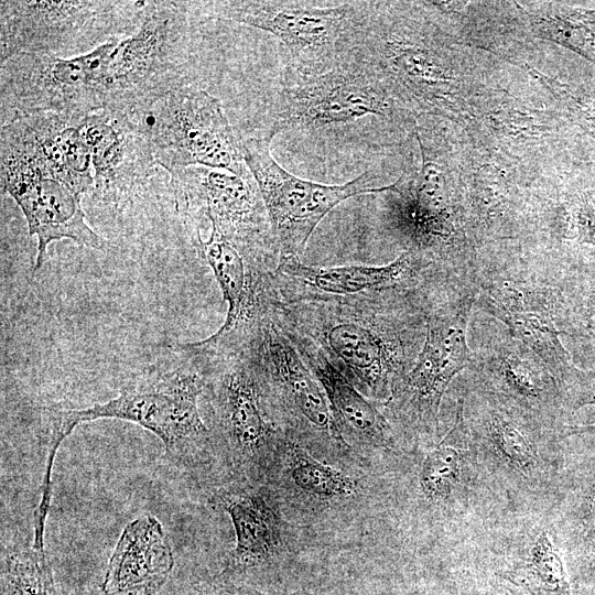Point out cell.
I'll list each match as a JSON object with an SVG mask.
<instances>
[{"label": "cell", "instance_id": "cell-9", "mask_svg": "<svg viewBox=\"0 0 595 595\" xmlns=\"http://www.w3.org/2000/svg\"><path fill=\"white\" fill-rule=\"evenodd\" d=\"M150 141L156 164L169 173L190 166L248 170L242 139L230 126L219 99L195 85H184L128 117Z\"/></svg>", "mask_w": 595, "mask_h": 595}, {"label": "cell", "instance_id": "cell-11", "mask_svg": "<svg viewBox=\"0 0 595 595\" xmlns=\"http://www.w3.org/2000/svg\"><path fill=\"white\" fill-rule=\"evenodd\" d=\"M361 1L317 6L312 1H188L192 12L266 31L289 51V67L321 73L345 53Z\"/></svg>", "mask_w": 595, "mask_h": 595}, {"label": "cell", "instance_id": "cell-10", "mask_svg": "<svg viewBox=\"0 0 595 595\" xmlns=\"http://www.w3.org/2000/svg\"><path fill=\"white\" fill-rule=\"evenodd\" d=\"M272 421L291 440L322 455L351 451L326 393L270 315L250 340Z\"/></svg>", "mask_w": 595, "mask_h": 595}, {"label": "cell", "instance_id": "cell-25", "mask_svg": "<svg viewBox=\"0 0 595 595\" xmlns=\"http://www.w3.org/2000/svg\"><path fill=\"white\" fill-rule=\"evenodd\" d=\"M1 595H58L44 545L14 548L3 554Z\"/></svg>", "mask_w": 595, "mask_h": 595}, {"label": "cell", "instance_id": "cell-29", "mask_svg": "<svg viewBox=\"0 0 595 595\" xmlns=\"http://www.w3.org/2000/svg\"><path fill=\"white\" fill-rule=\"evenodd\" d=\"M199 592L202 595H271L258 591L252 586L238 583L234 580H229L219 575L203 582L199 585ZM286 595H316L307 591H298Z\"/></svg>", "mask_w": 595, "mask_h": 595}, {"label": "cell", "instance_id": "cell-24", "mask_svg": "<svg viewBox=\"0 0 595 595\" xmlns=\"http://www.w3.org/2000/svg\"><path fill=\"white\" fill-rule=\"evenodd\" d=\"M269 473L274 474L275 482L288 497L314 509H325L349 501L360 493L356 478L321 462L289 437L275 456Z\"/></svg>", "mask_w": 595, "mask_h": 595}, {"label": "cell", "instance_id": "cell-3", "mask_svg": "<svg viewBox=\"0 0 595 595\" xmlns=\"http://www.w3.org/2000/svg\"><path fill=\"white\" fill-rule=\"evenodd\" d=\"M472 280L474 306L532 349L563 393L573 390L585 372L572 364L560 340V334L569 335L562 272L530 251L493 248L477 251Z\"/></svg>", "mask_w": 595, "mask_h": 595}, {"label": "cell", "instance_id": "cell-19", "mask_svg": "<svg viewBox=\"0 0 595 595\" xmlns=\"http://www.w3.org/2000/svg\"><path fill=\"white\" fill-rule=\"evenodd\" d=\"M467 369L483 387L516 402L544 425L555 419L564 401V393L544 361L510 334L473 351Z\"/></svg>", "mask_w": 595, "mask_h": 595}, {"label": "cell", "instance_id": "cell-17", "mask_svg": "<svg viewBox=\"0 0 595 595\" xmlns=\"http://www.w3.org/2000/svg\"><path fill=\"white\" fill-rule=\"evenodd\" d=\"M422 252L404 250L383 266L348 264L313 267L299 258L282 257L272 282L280 301L361 303L421 285L437 268Z\"/></svg>", "mask_w": 595, "mask_h": 595}, {"label": "cell", "instance_id": "cell-27", "mask_svg": "<svg viewBox=\"0 0 595 595\" xmlns=\"http://www.w3.org/2000/svg\"><path fill=\"white\" fill-rule=\"evenodd\" d=\"M461 468V451L447 433L423 461L420 485L424 496L431 501L446 499L457 483Z\"/></svg>", "mask_w": 595, "mask_h": 595}, {"label": "cell", "instance_id": "cell-6", "mask_svg": "<svg viewBox=\"0 0 595 595\" xmlns=\"http://www.w3.org/2000/svg\"><path fill=\"white\" fill-rule=\"evenodd\" d=\"M188 1H145L138 30L110 40L105 108L132 117L190 83Z\"/></svg>", "mask_w": 595, "mask_h": 595}, {"label": "cell", "instance_id": "cell-26", "mask_svg": "<svg viewBox=\"0 0 595 595\" xmlns=\"http://www.w3.org/2000/svg\"><path fill=\"white\" fill-rule=\"evenodd\" d=\"M505 577L532 595H572L564 563L545 531L534 541L524 564Z\"/></svg>", "mask_w": 595, "mask_h": 595}, {"label": "cell", "instance_id": "cell-18", "mask_svg": "<svg viewBox=\"0 0 595 595\" xmlns=\"http://www.w3.org/2000/svg\"><path fill=\"white\" fill-rule=\"evenodd\" d=\"M1 188L21 208L30 236L36 237L34 272L42 268L54 240L67 238L87 248L102 247V239L86 221L82 195L48 169L1 158Z\"/></svg>", "mask_w": 595, "mask_h": 595}, {"label": "cell", "instance_id": "cell-5", "mask_svg": "<svg viewBox=\"0 0 595 595\" xmlns=\"http://www.w3.org/2000/svg\"><path fill=\"white\" fill-rule=\"evenodd\" d=\"M203 359L214 453L225 456L238 480L256 483L267 474L288 440L272 421L250 344L210 353L188 343Z\"/></svg>", "mask_w": 595, "mask_h": 595}, {"label": "cell", "instance_id": "cell-1", "mask_svg": "<svg viewBox=\"0 0 595 595\" xmlns=\"http://www.w3.org/2000/svg\"><path fill=\"white\" fill-rule=\"evenodd\" d=\"M425 280L361 303H286L277 296L269 315L314 343L365 397L385 404L425 339Z\"/></svg>", "mask_w": 595, "mask_h": 595}, {"label": "cell", "instance_id": "cell-28", "mask_svg": "<svg viewBox=\"0 0 595 595\" xmlns=\"http://www.w3.org/2000/svg\"><path fill=\"white\" fill-rule=\"evenodd\" d=\"M585 288L570 291L563 285L569 309V335L575 329L595 334V283Z\"/></svg>", "mask_w": 595, "mask_h": 595}, {"label": "cell", "instance_id": "cell-15", "mask_svg": "<svg viewBox=\"0 0 595 595\" xmlns=\"http://www.w3.org/2000/svg\"><path fill=\"white\" fill-rule=\"evenodd\" d=\"M188 231L198 257L212 269L228 306L220 328L195 345L212 353L239 350L250 343L269 316L270 303L277 296L272 275L279 259L238 245L214 228H209L206 239L196 230Z\"/></svg>", "mask_w": 595, "mask_h": 595}, {"label": "cell", "instance_id": "cell-7", "mask_svg": "<svg viewBox=\"0 0 595 595\" xmlns=\"http://www.w3.org/2000/svg\"><path fill=\"white\" fill-rule=\"evenodd\" d=\"M145 1L2 0L0 64L23 54L73 57L132 35Z\"/></svg>", "mask_w": 595, "mask_h": 595}, {"label": "cell", "instance_id": "cell-8", "mask_svg": "<svg viewBox=\"0 0 595 595\" xmlns=\"http://www.w3.org/2000/svg\"><path fill=\"white\" fill-rule=\"evenodd\" d=\"M392 113L388 86L359 62L343 56L321 73L286 66L270 96L267 127L261 133L273 140L285 131H313Z\"/></svg>", "mask_w": 595, "mask_h": 595}, {"label": "cell", "instance_id": "cell-4", "mask_svg": "<svg viewBox=\"0 0 595 595\" xmlns=\"http://www.w3.org/2000/svg\"><path fill=\"white\" fill-rule=\"evenodd\" d=\"M424 286L425 339L413 367L385 407L399 428L418 436H433L446 388L472 363L466 331L475 289L472 274L441 267L428 277Z\"/></svg>", "mask_w": 595, "mask_h": 595}, {"label": "cell", "instance_id": "cell-22", "mask_svg": "<svg viewBox=\"0 0 595 595\" xmlns=\"http://www.w3.org/2000/svg\"><path fill=\"white\" fill-rule=\"evenodd\" d=\"M280 328L322 385L337 429L350 450L375 452L392 448L393 431L377 408L379 403L365 397L309 338L295 331Z\"/></svg>", "mask_w": 595, "mask_h": 595}, {"label": "cell", "instance_id": "cell-2", "mask_svg": "<svg viewBox=\"0 0 595 595\" xmlns=\"http://www.w3.org/2000/svg\"><path fill=\"white\" fill-rule=\"evenodd\" d=\"M204 387L201 355L188 343L173 344L156 363L131 377L118 397L80 409L46 408L47 455L41 501L51 502V477L60 445L78 424L87 421H129L156 435L172 461L183 465L207 461L214 448L198 410Z\"/></svg>", "mask_w": 595, "mask_h": 595}, {"label": "cell", "instance_id": "cell-16", "mask_svg": "<svg viewBox=\"0 0 595 595\" xmlns=\"http://www.w3.org/2000/svg\"><path fill=\"white\" fill-rule=\"evenodd\" d=\"M176 209L188 228L208 224L238 245L280 258L259 187L247 170L190 166L170 173Z\"/></svg>", "mask_w": 595, "mask_h": 595}, {"label": "cell", "instance_id": "cell-21", "mask_svg": "<svg viewBox=\"0 0 595 595\" xmlns=\"http://www.w3.org/2000/svg\"><path fill=\"white\" fill-rule=\"evenodd\" d=\"M210 501L228 515L236 536L235 547L217 575L234 580L269 565L281 553L282 523L263 488L237 480L215 493Z\"/></svg>", "mask_w": 595, "mask_h": 595}, {"label": "cell", "instance_id": "cell-30", "mask_svg": "<svg viewBox=\"0 0 595 595\" xmlns=\"http://www.w3.org/2000/svg\"><path fill=\"white\" fill-rule=\"evenodd\" d=\"M488 595H490V594H488Z\"/></svg>", "mask_w": 595, "mask_h": 595}, {"label": "cell", "instance_id": "cell-14", "mask_svg": "<svg viewBox=\"0 0 595 595\" xmlns=\"http://www.w3.org/2000/svg\"><path fill=\"white\" fill-rule=\"evenodd\" d=\"M422 165L413 180L391 184L397 195L389 220L404 242L431 258L436 266L463 275L473 272L477 249L466 236L461 210L448 190L442 165L420 143Z\"/></svg>", "mask_w": 595, "mask_h": 595}, {"label": "cell", "instance_id": "cell-12", "mask_svg": "<svg viewBox=\"0 0 595 595\" xmlns=\"http://www.w3.org/2000/svg\"><path fill=\"white\" fill-rule=\"evenodd\" d=\"M106 42L73 57L18 54L1 64V123L19 117L55 112L73 117L105 107Z\"/></svg>", "mask_w": 595, "mask_h": 595}, {"label": "cell", "instance_id": "cell-23", "mask_svg": "<svg viewBox=\"0 0 595 595\" xmlns=\"http://www.w3.org/2000/svg\"><path fill=\"white\" fill-rule=\"evenodd\" d=\"M173 567V550L162 523L144 513L122 529L100 589L102 595H156Z\"/></svg>", "mask_w": 595, "mask_h": 595}, {"label": "cell", "instance_id": "cell-13", "mask_svg": "<svg viewBox=\"0 0 595 595\" xmlns=\"http://www.w3.org/2000/svg\"><path fill=\"white\" fill-rule=\"evenodd\" d=\"M271 141L262 133L242 139V155L259 187L280 258L301 259L317 225L342 202L391 188V185L369 186L367 173L344 184H323L302 178L285 170L273 158Z\"/></svg>", "mask_w": 595, "mask_h": 595}, {"label": "cell", "instance_id": "cell-20", "mask_svg": "<svg viewBox=\"0 0 595 595\" xmlns=\"http://www.w3.org/2000/svg\"><path fill=\"white\" fill-rule=\"evenodd\" d=\"M78 127L102 199L119 201L150 176L156 164L150 141L127 116L101 109L80 117Z\"/></svg>", "mask_w": 595, "mask_h": 595}]
</instances>
